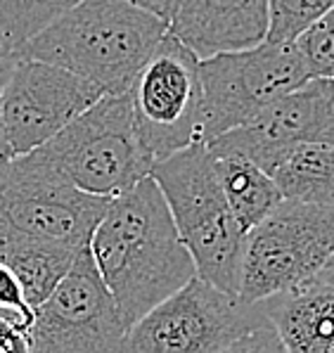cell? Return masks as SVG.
Returning a JSON list of instances; mask_svg holds the SVG:
<instances>
[{
	"mask_svg": "<svg viewBox=\"0 0 334 353\" xmlns=\"http://www.w3.org/2000/svg\"><path fill=\"white\" fill-rule=\"evenodd\" d=\"M88 247L128 330L197 275L152 176L109 199Z\"/></svg>",
	"mask_w": 334,
	"mask_h": 353,
	"instance_id": "obj_1",
	"label": "cell"
},
{
	"mask_svg": "<svg viewBox=\"0 0 334 353\" xmlns=\"http://www.w3.org/2000/svg\"><path fill=\"white\" fill-rule=\"evenodd\" d=\"M166 31L164 19L128 0H79L17 52L83 76L105 95H118L131 88Z\"/></svg>",
	"mask_w": 334,
	"mask_h": 353,
	"instance_id": "obj_2",
	"label": "cell"
},
{
	"mask_svg": "<svg viewBox=\"0 0 334 353\" xmlns=\"http://www.w3.org/2000/svg\"><path fill=\"white\" fill-rule=\"evenodd\" d=\"M126 353H275L282 341L261 301L190 278L128 330Z\"/></svg>",
	"mask_w": 334,
	"mask_h": 353,
	"instance_id": "obj_3",
	"label": "cell"
},
{
	"mask_svg": "<svg viewBox=\"0 0 334 353\" xmlns=\"http://www.w3.org/2000/svg\"><path fill=\"white\" fill-rule=\"evenodd\" d=\"M149 176L164 192L199 278L240 294L247 232L223 194L213 152L197 140L159 159Z\"/></svg>",
	"mask_w": 334,
	"mask_h": 353,
	"instance_id": "obj_4",
	"label": "cell"
},
{
	"mask_svg": "<svg viewBox=\"0 0 334 353\" xmlns=\"http://www.w3.org/2000/svg\"><path fill=\"white\" fill-rule=\"evenodd\" d=\"M21 157L83 192L107 199L147 178L157 164L138 135L128 90L102 95L48 143Z\"/></svg>",
	"mask_w": 334,
	"mask_h": 353,
	"instance_id": "obj_5",
	"label": "cell"
},
{
	"mask_svg": "<svg viewBox=\"0 0 334 353\" xmlns=\"http://www.w3.org/2000/svg\"><path fill=\"white\" fill-rule=\"evenodd\" d=\"M334 261V206L282 197L247 232L242 301H263L320 280Z\"/></svg>",
	"mask_w": 334,
	"mask_h": 353,
	"instance_id": "obj_6",
	"label": "cell"
},
{
	"mask_svg": "<svg viewBox=\"0 0 334 353\" xmlns=\"http://www.w3.org/2000/svg\"><path fill=\"white\" fill-rule=\"evenodd\" d=\"M199 72L202 143L251 121L271 102L313 79L294 41H263L247 50L218 52L202 59Z\"/></svg>",
	"mask_w": 334,
	"mask_h": 353,
	"instance_id": "obj_7",
	"label": "cell"
},
{
	"mask_svg": "<svg viewBox=\"0 0 334 353\" xmlns=\"http://www.w3.org/2000/svg\"><path fill=\"white\" fill-rule=\"evenodd\" d=\"M199 64L202 59L180 38L166 31L128 88L138 135L157 161L199 140Z\"/></svg>",
	"mask_w": 334,
	"mask_h": 353,
	"instance_id": "obj_8",
	"label": "cell"
},
{
	"mask_svg": "<svg viewBox=\"0 0 334 353\" xmlns=\"http://www.w3.org/2000/svg\"><path fill=\"white\" fill-rule=\"evenodd\" d=\"M128 327L102 280L90 247L76 254L64 278L52 287L29 325L31 353L121 351Z\"/></svg>",
	"mask_w": 334,
	"mask_h": 353,
	"instance_id": "obj_9",
	"label": "cell"
},
{
	"mask_svg": "<svg viewBox=\"0 0 334 353\" xmlns=\"http://www.w3.org/2000/svg\"><path fill=\"white\" fill-rule=\"evenodd\" d=\"M109 199L90 194L17 157L0 185V225L41 240L83 249Z\"/></svg>",
	"mask_w": 334,
	"mask_h": 353,
	"instance_id": "obj_10",
	"label": "cell"
},
{
	"mask_svg": "<svg viewBox=\"0 0 334 353\" xmlns=\"http://www.w3.org/2000/svg\"><path fill=\"white\" fill-rule=\"evenodd\" d=\"M105 95L95 83L43 59L19 57L0 88V117L14 154H29Z\"/></svg>",
	"mask_w": 334,
	"mask_h": 353,
	"instance_id": "obj_11",
	"label": "cell"
},
{
	"mask_svg": "<svg viewBox=\"0 0 334 353\" xmlns=\"http://www.w3.org/2000/svg\"><path fill=\"white\" fill-rule=\"evenodd\" d=\"M299 143L334 145V79L313 76L261 110L251 121L209 140L213 154H237L266 171L280 150Z\"/></svg>",
	"mask_w": 334,
	"mask_h": 353,
	"instance_id": "obj_12",
	"label": "cell"
},
{
	"mask_svg": "<svg viewBox=\"0 0 334 353\" xmlns=\"http://www.w3.org/2000/svg\"><path fill=\"white\" fill-rule=\"evenodd\" d=\"M271 29L268 0H180L169 31L199 57L247 50Z\"/></svg>",
	"mask_w": 334,
	"mask_h": 353,
	"instance_id": "obj_13",
	"label": "cell"
},
{
	"mask_svg": "<svg viewBox=\"0 0 334 353\" xmlns=\"http://www.w3.org/2000/svg\"><path fill=\"white\" fill-rule=\"evenodd\" d=\"M284 351L334 353V285L325 278L263 299Z\"/></svg>",
	"mask_w": 334,
	"mask_h": 353,
	"instance_id": "obj_14",
	"label": "cell"
},
{
	"mask_svg": "<svg viewBox=\"0 0 334 353\" xmlns=\"http://www.w3.org/2000/svg\"><path fill=\"white\" fill-rule=\"evenodd\" d=\"M282 197L334 206V145L299 143L280 150L266 166Z\"/></svg>",
	"mask_w": 334,
	"mask_h": 353,
	"instance_id": "obj_15",
	"label": "cell"
},
{
	"mask_svg": "<svg viewBox=\"0 0 334 353\" xmlns=\"http://www.w3.org/2000/svg\"><path fill=\"white\" fill-rule=\"evenodd\" d=\"M223 194L244 232L261 223L282 202V192L261 166L237 154H213Z\"/></svg>",
	"mask_w": 334,
	"mask_h": 353,
	"instance_id": "obj_16",
	"label": "cell"
},
{
	"mask_svg": "<svg viewBox=\"0 0 334 353\" xmlns=\"http://www.w3.org/2000/svg\"><path fill=\"white\" fill-rule=\"evenodd\" d=\"M76 3L79 0H0V31L19 48Z\"/></svg>",
	"mask_w": 334,
	"mask_h": 353,
	"instance_id": "obj_17",
	"label": "cell"
},
{
	"mask_svg": "<svg viewBox=\"0 0 334 353\" xmlns=\"http://www.w3.org/2000/svg\"><path fill=\"white\" fill-rule=\"evenodd\" d=\"M271 29L266 41H296L313 21L334 8V0H268Z\"/></svg>",
	"mask_w": 334,
	"mask_h": 353,
	"instance_id": "obj_18",
	"label": "cell"
},
{
	"mask_svg": "<svg viewBox=\"0 0 334 353\" xmlns=\"http://www.w3.org/2000/svg\"><path fill=\"white\" fill-rule=\"evenodd\" d=\"M31 318L0 308V353H29Z\"/></svg>",
	"mask_w": 334,
	"mask_h": 353,
	"instance_id": "obj_19",
	"label": "cell"
},
{
	"mask_svg": "<svg viewBox=\"0 0 334 353\" xmlns=\"http://www.w3.org/2000/svg\"><path fill=\"white\" fill-rule=\"evenodd\" d=\"M0 308H10L26 318H34V308L26 301L24 287L8 263H0Z\"/></svg>",
	"mask_w": 334,
	"mask_h": 353,
	"instance_id": "obj_20",
	"label": "cell"
},
{
	"mask_svg": "<svg viewBox=\"0 0 334 353\" xmlns=\"http://www.w3.org/2000/svg\"><path fill=\"white\" fill-rule=\"evenodd\" d=\"M128 3L136 5V8L147 10V12H152L154 17H159V19H164L166 24H171L180 0H128Z\"/></svg>",
	"mask_w": 334,
	"mask_h": 353,
	"instance_id": "obj_21",
	"label": "cell"
},
{
	"mask_svg": "<svg viewBox=\"0 0 334 353\" xmlns=\"http://www.w3.org/2000/svg\"><path fill=\"white\" fill-rule=\"evenodd\" d=\"M17 59H19L17 48H14L12 43H10L8 38H5L3 31H0V88L5 85V81H8L10 72L14 69Z\"/></svg>",
	"mask_w": 334,
	"mask_h": 353,
	"instance_id": "obj_22",
	"label": "cell"
},
{
	"mask_svg": "<svg viewBox=\"0 0 334 353\" xmlns=\"http://www.w3.org/2000/svg\"><path fill=\"white\" fill-rule=\"evenodd\" d=\"M14 159H17V154H14L12 145H10L8 133H5V126H3V117H0V185H3V181L8 178Z\"/></svg>",
	"mask_w": 334,
	"mask_h": 353,
	"instance_id": "obj_23",
	"label": "cell"
},
{
	"mask_svg": "<svg viewBox=\"0 0 334 353\" xmlns=\"http://www.w3.org/2000/svg\"><path fill=\"white\" fill-rule=\"evenodd\" d=\"M322 278H325L327 282H332V285H334V261L330 263V268L325 270V275H322Z\"/></svg>",
	"mask_w": 334,
	"mask_h": 353,
	"instance_id": "obj_24",
	"label": "cell"
}]
</instances>
